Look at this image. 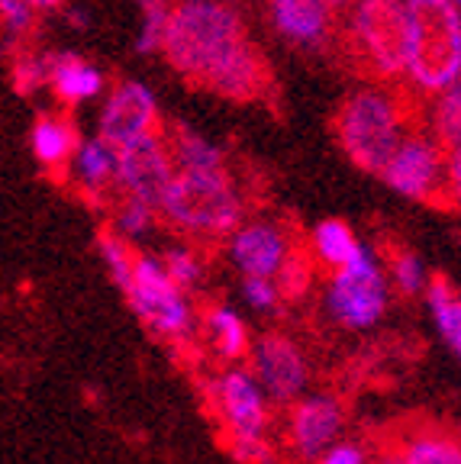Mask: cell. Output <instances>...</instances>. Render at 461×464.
Returning a JSON list of instances; mask_svg holds the SVG:
<instances>
[{
    "mask_svg": "<svg viewBox=\"0 0 461 464\" xmlns=\"http://www.w3.org/2000/svg\"><path fill=\"white\" fill-rule=\"evenodd\" d=\"M245 43L242 20L210 0H184L168 14L162 49L168 65L194 84H203L226 55Z\"/></svg>",
    "mask_w": 461,
    "mask_h": 464,
    "instance_id": "obj_1",
    "label": "cell"
},
{
    "mask_svg": "<svg viewBox=\"0 0 461 464\" xmlns=\"http://www.w3.org/2000/svg\"><path fill=\"white\" fill-rule=\"evenodd\" d=\"M162 217L191 236H230L242 223V200L220 168H181L159 200Z\"/></svg>",
    "mask_w": 461,
    "mask_h": 464,
    "instance_id": "obj_2",
    "label": "cell"
},
{
    "mask_svg": "<svg viewBox=\"0 0 461 464\" xmlns=\"http://www.w3.org/2000/svg\"><path fill=\"white\" fill-rule=\"evenodd\" d=\"M410 68L423 91H446L461 78V14L452 0H407Z\"/></svg>",
    "mask_w": 461,
    "mask_h": 464,
    "instance_id": "obj_3",
    "label": "cell"
},
{
    "mask_svg": "<svg viewBox=\"0 0 461 464\" xmlns=\"http://www.w3.org/2000/svg\"><path fill=\"white\" fill-rule=\"evenodd\" d=\"M407 113L394 97L381 91H361L339 113V142L361 171L381 174V168L404 142Z\"/></svg>",
    "mask_w": 461,
    "mask_h": 464,
    "instance_id": "obj_4",
    "label": "cell"
},
{
    "mask_svg": "<svg viewBox=\"0 0 461 464\" xmlns=\"http://www.w3.org/2000/svg\"><path fill=\"white\" fill-rule=\"evenodd\" d=\"M387 275L375 252L361 242L355 258H348L342 268H332V277L326 284V313L336 326L348 329V333H365L387 316Z\"/></svg>",
    "mask_w": 461,
    "mask_h": 464,
    "instance_id": "obj_5",
    "label": "cell"
},
{
    "mask_svg": "<svg viewBox=\"0 0 461 464\" xmlns=\"http://www.w3.org/2000/svg\"><path fill=\"white\" fill-rule=\"evenodd\" d=\"M123 297L152 335L172 345H184L194 335V306L188 300V290H181L168 277L162 258L136 255L130 287L123 290Z\"/></svg>",
    "mask_w": 461,
    "mask_h": 464,
    "instance_id": "obj_6",
    "label": "cell"
},
{
    "mask_svg": "<svg viewBox=\"0 0 461 464\" xmlns=\"http://www.w3.org/2000/svg\"><path fill=\"white\" fill-rule=\"evenodd\" d=\"M210 406L226 429V442L242 439H268L271 432V400L265 397L261 384L249 368L236 362L210 377L207 384Z\"/></svg>",
    "mask_w": 461,
    "mask_h": 464,
    "instance_id": "obj_7",
    "label": "cell"
},
{
    "mask_svg": "<svg viewBox=\"0 0 461 464\" xmlns=\"http://www.w3.org/2000/svg\"><path fill=\"white\" fill-rule=\"evenodd\" d=\"M355 36L378 74H400L410 58V16L407 0H361Z\"/></svg>",
    "mask_w": 461,
    "mask_h": 464,
    "instance_id": "obj_8",
    "label": "cell"
},
{
    "mask_svg": "<svg viewBox=\"0 0 461 464\" xmlns=\"http://www.w3.org/2000/svg\"><path fill=\"white\" fill-rule=\"evenodd\" d=\"M249 371L261 384L271 406H290L310 387V362L294 339L281 333H265L249 348Z\"/></svg>",
    "mask_w": 461,
    "mask_h": 464,
    "instance_id": "obj_9",
    "label": "cell"
},
{
    "mask_svg": "<svg viewBox=\"0 0 461 464\" xmlns=\"http://www.w3.org/2000/svg\"><path fill=\"white\" fill-rule=\"evenodd\" d=\"M446 161V149L436 139H404L387 165L381 168V178L394 194L439 203L442 197L448 200Z\"/></svg>",
    "mask_w": 461,
    "mask_h": 464,
    "instance_id": "obj_10",
    "label": "cell"
},
{
    "mask_svg": "<svg viewBox=\"0 0 461 464\" xmlns=\"http://www.w3.org/2000/svg\"><path fill=\"white\" fill-rule=\"evenodd\" d=\"M288 451L300 464H310L346 435V406L332 393H303L288 413Z\"/></svg>",
    "mask_w": 461,
    "mask_h": 464,
    "instance_id": "obj_11",
    "label": "cell"
},
{
    "mask_svg": "<svg viewBox=\"0 0 461 464\" xmlns=\"http://www.w3.org/2000/svg\"><path fill=\"white\" fill-rule=\"evenodd\" d=\"M116 152V178L113 184L126 197H136V200L149 203L159 210V200L165 194L168 181H172V152L165 149L155 132H145L130 142L113 145Z\"/></svg>",
    "mask_w": 461,
    "mask_h": 464,
    "instance_id": "obj_12",
    "label": "cell"
},
{
    "mask_svg": "<svg viewBox=\"0 0 461 464\" xmlns=\"http://www.w3.org/2000/svg\"><path fill=\"white\" fill-rule=\"evenodd\" d=\"M290 252L294 248H290L288 232L281 226L265 223V219L236 226L230 232V258L242 275L274 277Z\"/></svg>",
    "mask_w": 461,
    "mask_h": 464,
    "instance_id": "obj_13",
    "label": "cell"
},
{
    "mask_svg": "<svg viewBox=\"0 0 461 464\" xmlns=\"http://www.w3.org/2000/svg\"><path fill=\"white\" fill-rule=\"evenodd\" d=\"M155 123H159L155 97L136 81H126L110 94L107 107H103L101 139L110 145H123L130 139L145 136V132H155Z\"/></svg>",
    "mask_w": 461,
    "mask_h": 464,
    "instance_id": "obj_14",
    "label": "cell"
},
{
    "mask_svg": "<svg viewBox=\"0 0 461 464\" xmlns=\"http://www.w3.org/2000/svg\"><path fill=\"white\" fill-rule=\"evenodd\" d=\"M268 84V68L261 52L255 49L249 39L239 45L232 55H226L210 78L203 81V87H210L213 94L226 97V101H255Z\"/></svg>",
    "mask_w": 461,
    "mask_h": 464,
    "instance_id": "obj_15",
    "label": "cell"
},
{
    "mask_svg": "<svg viewBox=\"0 0 461 464\" xmlns=\"http://www.w3.org/2000/svg\"><path fill=\"white\" fill-rule=\"evenodd\" d=\"M390 445L404 464H461V435L446 426H407Z\"/></svg>",
    "mask_w": 461,
    "mask_h": 464,
    "instance_id": "obj_16",
    "label": "cell"
},
{
    "mask_svg": "<svg viewBox=\"0 0 461 464\" xmlns=\"http://www.w3.org/2000/svg\"><path fill=\"white\" fill-rule=\"evenodd\" d=\"M29 142H33V155H36L39 165H43L45 171L62 178V174L72 168V159H74V152H78L81 136L68 116H39L36 126H33Z\"/></svg>",
    "mask_w": 461,
    "mask_h": 464,
    "instance_id": "obj_17",
    "label": "cell"
},
{
    "mask_svg": "<svg viewBox=\"0 0 461 464\" xmlns=\"http://www.w3.org/2000/svg\"><path fill=\"white\" fill-rule=\"evenodd\" d=\"M45 58H49V84L65 107H74V103L91 101V97L101 94L103 74L87 65V62H81L78 55H45Z\"/></svg>",
    "mask_w": 461,
    "mask_h": 464,
    "instance_id": "obj_18",
    "label": "cell"
},
{
    "mask_svg": "<svg viewBox=\"0 0 461 464\" xmlns=\"http://www.w3.org/2000/svg\"><path fill=\"white\" fill-rule=\"evenodd\" d=\"M203 326H207V339L210 348L217 352L223 362H242L249 355V348H252V335H249V326H245V319L239 316L232 306L217 304L210 306L207 316H203Z\"/></svg>",
    "mask_w": 461,
    "mask_h": 464,
    "instance_id": "obj_19",
    "label": "cell"
},
{
    "mask_svg": "<svg viewBox=\"0 0 461 464\" xmlns=\"http://www.w3.org/2000/svg\"><path fill=\"white\" fill-rule=\"evenodd\" d=\"M274 23L294 43L313 45L326 33V0H271Z\"/></svg>",
    "mask_w": 461,
    "mask_h": 464,
    "instance_id": "obj_20",
    "label": "cell"
},
{
    "mask_svg": "<svg viewBox=\"0 0 461 464\" xmlns=\"http://www.w3.org/2000/svg\"><path fill=\"white\" fill-rule=\"evenodd\" d=\"M426 304L433 313L436 333L442 335L448 352L461 362V294L446 277H429L426 281Z\"/></svg>",
    "mask_w": 461,
    "mask_h": 464,
    "instance_id": "obj_21",
    "label": "cell"
},
{
    "mask_svg": "<svg viewBox=\"0 0 461 464\" xmlns=\"http://www.w3.org/2000/svg\"><path fill=\"white\" fill-rule=\"evenodd\" d=\"M72 168L78 174V181L84 190L91 194H101L103 188H110L116 178V152L113 145L103 142V139H94V142H81L78 152L72 159Z\"/></svg>",
    "mask_w": 461,
    "mask_h": 464,
    "instance_id": "obj_22",
    "label": "cell"
},
{
    "mask_svg": "<svg viewBox=\"0 0 461 464\" xmlns=\"http://www.w3.org/2000/svg\"><path fill=\"white\" fill-rule=\"evenodd\" d=\"M313 255L323 261L326 268H342L348 258H355V252L361 248V242L355 239V232L348 229L342 219H323L310 236Z\"/></svg>",
    "mask_w": 461,
    "mask_h": 464,
    "instance_id": "obj_23",
    "label": "cell"
},
{
    "mask_svg": "<svg viewBox=\"0 0 461 464\" xmlns=\"http://www.w3.org/2000/svg\"><path fill=\"white\" fill-rule=\"evenodd\" d=\"M97 248H101V258H103V265H107L110 281H113L120 290L130 287L132 261H136V252H132L130 239H123V236L116 229H107V232H101V239H97Z\"/></svg>",
    "mask_w": 461,
    "mask_h": 464,
    "instance_id": "obj_24",
    "label": "cell"
},
{
    "mask_svg": "<svg viewBox=\"0 0 461 464\" xmlns=\"http://www.w3.org/2000/svg\"><path fill=\"white\" fill-rule=\"evenodd\" d=\"M436 136H439L436 142L446 149V155L461 145V84L458 81L446 87V94H442L439 107H436Z\"/></svg>",
    "mask_w": 461,
    "mask_h": 464,
    "instance_id": "obj_25",
    "label": "cell"
},
{
    "mask_svg": "<svg viewBox=\"0 0 461 464\" xmlns=\"http://www.w3.org/2000/svg\"><path fill=\"white\" fill-rule=\"evenodd\" d=\"M172 161H178L181 168H220L223 159L207 139L194 136V132L181 130L178 136L172 139Z\"/></svg>",
    "mask_w": 461,
    "mask_h": 464,
    "instance_id": "obj_26",
    "label": "cell"
},
{
    "mask_svg": "<svg viewBox=\"0 0 461 464\" xmlns=\"http://www.w3.org/2000/svg\"><path fill=\"white\" fill-rule=\"evenodd\" d=\"M426 268L419 255L413 252H394L390 255V284H394L404 297H413V294H423L426 290Z\"/></svg>",
    "mask_w": 461,
    "mask_h": 464,
    "instance_id": "obj_27",
    "label": "cell"
},
{
    "mask_svg": "<svg viewBox=\"0 0 461 464\" xmlns=\"http://www.w3.org/2000/svg\"><path fill=\"white\" fill-rule=\"evenodd\" d=\"M152 226H155V207H149V203L136 200V197H126L120 207V213H116V232H120L123 239H142V236H149Z\"/></svg>",
    "mask_w": 461,
    "mask_h": 464,
    "instance_id": "obj_28",
    "label": "cell"
},
{
    "mask_svg": "<svg viewBox=\"0 0 461 464\" xmlns=\"http://www.w3.org/2000/svg\"><path fill=\"white\" fill-rule=\"evenodd\" d=\"M162 265H165L168 277L178 284L181 290H194L201 284V275H203V265L191 248L184 246H172L165 255H162Z\"/></svg>",
    "mask_w": 461,
    "mask_h": 464,
    "instance_id": "obj_29",
    "label": "cell"
},
{
    "mask_svg": "<svg viewBox=\"0 0 461 464\" xmlns=\"http://www.w3.org/2000/svg\"><path fill=\"white\" fill-rule=\"evenodd\" d=\"M14 84L20 94H36L39 87L49 84V58H39L33 52L20 49L14 58Z\"/></svg>",
    "mask_w": 461,
    "mask_h": 464,
    "instance_id": "obj_30",
    "label": "cell"
},
{
    "mask_svg": "<svg viewBox=\"0 0 461 464\" xmlns=\"http://www.w3.org/2000/svg\"><path fill=\"white\" fill-rule=\"evenodd\" d=\"M278 281V290H281V297H303L307 290H310V281H313V271H310V261L303 258L300 252H290L288 261L281 265V271L274 275Z\"/></svg>",
    "mask_w": 461,
    "mask_h": 464,
    "instance_id": "obj_31",
    "label": "cell"
},
{
    "mask_svg": "<svg viewBox=\"0 0 461 464\" xmlns=\"http://www.w3.org/2000/svg\"><path fill=\"white\" fill-rule=\"evenodd\" d=\"M242 300L252 306L255 313H271L281 304V290L274 277H259V275H242Z\"/></svg>",
    "mask_w": 461,
    "mask_h": 464,
    "instance_id": "obj_32",
    "label": "cell"
},
{
    "mask_svg": "<svg viewBox=\"0 0 461 464\" xmlns=\"http://www.w3.org/2000/svg\"><path fill=\"white\" fill-rule=\"evenodd\" d=\"M139 4H142L145 26H142V36H139L136 49L152 52L155 45H162V33H165V23H168V7H165V0H139Z\"/></svg>",
    "mask_w": 461,
    "mask_h": 464,
    "instance_id": "obj_33",
    "label": "cell"
},
{
    "mask_svg": "<svg viewBox=\"0 0 461 464\" xmlns=\"http://www.w3.org/2000/svg\"><path fill=\"white\" fill-rule=\"evenodd\" d=\"M310 464H371V451L358 439H339V442L329 445L319 458H313Z\"/></svg>",
    "mask_w": 461,
    "mask_h": 464,
    "instance_id": "obj_34",
    "label": "cell"
},
{
    "mask_svg": "<svg viewBox=\"0 0 461 464\" xmlns=\"http://www.w3.org/2000/svg\"><path fill=\"white\" fill-rule=\"evenodd\" d=\"M0 26L14 39H23L33 29V4L29 0H0Z\"/></svg>",
    "mask_w": 461,
    "mask_h": 464,
    "instance_id": "obj_35",
    "label": "cell"
},
{
    "mask_svg": "<svg viewBox=\"0 0 461 464\" xmlns=\"http://www.w3.org/2000/svg\"><path fill=\"white\" fill-rule=\"evenodd\" d=\"M226 445H230V455L239 464H278L268 439H242V442H226Z\"/></svg>",
    "mask_w": 461,
    "mask_h": 464,
    "instance_id": "obj_36",
    "label": "cell"
},
{
    "mask_svg": "<svg viewBox=\"0 0 461 464\" xmlns=\"http://www.w3.org/2000/svg\"><path fill=\"white\" fill-rule=\"evenodd\" d=\"M446 184H448V203H452V207H461V145L448 152Z\"/></svg>",
    "mask_w": 461,
    "mask_h": 464,
    "instance_id": "obj_37",
    "label": "cell"
},
{
    "mask_svg": "<svg viewBox=\"0 0 461 464\" xmlns=\"http://www.w3.org/2000/svg\"><path fill=\"white\" fill-rule=\"evenodd\" d=\"M371 464H404V458H400V451L394 445H387V449H378L371 455Z\"/></svg>",
    "mask_w": 461,
    "mask_h": 464,
    "instance_id": "obj_38",
    "label": "cell"
},
{
    "mask_svg": "<svg viewBox=\"0 0 461 464\" xmlns=\"http://www.w3.org/2000/svg\"><path fill=\"white\" fill-rule=\"evenodd\" d=\"M33 10H58L62 7V0H29Z\"/></svg>",
    "mask_w": 461,
    "mask_h": 464,
    "instance_id": "obj_39",
    "label": "cell"
},
{
    "mask_svg": "<svg viewBox=\"0 0 461 464\" xmlns=\"http://www.w3.org/2000/svg\"><path fill=\"white\" fill-rule=\"evenodd\" d=\"M326 4H329V7H342V4H346V0H326Z\"/></svg>",
    "mask_w": 461,
    "mask_h": 464,
    "instance_id": "obj_40",
    "label": "cell"
},
{
    "mask_svg": "<svg viewBox=\"0 0 461 464\" xmlns=\"http://www.w3.org/2000/svg\"><path fill=\"white\" fill-rule=\"evenodd\" d=\"M455 4H461V0H455Z\"/></svg>",
    "mask_w": 461,
    "mask_h": 464,
    "instance_id": "obj_41",
    "label": "cell"
}]
</instances>
